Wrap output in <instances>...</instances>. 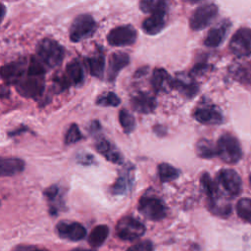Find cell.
<instances>
[{"label":"cell","instance_id":"1","mask_svg":"<svg viewBox=\"0 0 251 251\" xmlns=\"http://www.w3.org/2000/svg\"><path fill=\"white\" fill-rule=\"evenodd\" d=\"M37 58L49 69L58 67L65 57L64 47L54 39L43 38L36 47Z\"/></svg>","mask_w":251,"mask_h":251},{"label":"cell","instance_id":"2","mask_svg":"<svg viewBox=\"0 0 251 251\" xmlns=\"http://www.w3.org/2000/svg\"><path fill=\"white\" fill-rule=\"evenodd\" d=\"M218 156L227 164H235L242 157L241 145L236 137L229 133L220 136L217 142Z\"/></svg>","mask_w":251,"mask_h":251},{"label":"cell","instance_id":"3","mask_svg":"<svg viewBox=\"0 0 251 251\" xmlns=\"http://www.w3.org/2000/svg\"><path fill=\"white\" fill-rule=\"evenodd\" d=\"M97 29V24L92 16L81 14L76 16L70 27V40L79 42L91 37Z\"/></svg>","mask_w":251,"mask_h":251},{"label":"cell","instance_id":"4","mask_svg":"<svg viewBox=\"0 0 251 251\" xmlns=\"http://www.w3.org/2000/svg\"><path fill=\"white\" fill-rule=\"evenodd\" d=\"M138 211L150 221H161L167 215L164 201L154 195H143L138 201Z\"/></svg>","mask_w":251,"mask_h":251},{"label":"cell","instance_id":"5","mask_svg":"<svg viewBox=\"0 0 251 251\" xmlns=\"http://www.w3.org/2000/svg\"><path fill=\"white\" fill-rule=\"evenodd\" d=\"M218 6L213 3H207L197 7L189 20L191 29L198 31L207 27L218 15Z\"/></svg>","mask_w":251,"mask_h":251},{"label":"cell","instance_id":"6","mask_svg":"<svg viewBox=\"0 0 251 251\" xmlns=\"http://www.w3.org/2000/svg\"><path fill=\"white\" fill-rule=\"evenodd\" d=\"M117 235L123 240H133L141 237L145 232V226L133 217L122 218L116 226Z\"/></svg>","mask_w":251,"mask_h":251},{"label":"cell","instance_id":"7","mask_svg":"<svg viewBox=\"0 0 251 251\" xmlns=\"http://www.w3.org/2000/svg\"><path fill=\"white\" fill-rule=\"evenodd\" d=\"M44 75H31L27 73L16 84L17 91L20 95L26 98H37L44 91Z\"/></svg>","mask_w":251,"mask_h":251},{"label":"cell","instance_id":"8","mask_svg":"<svg viewBox=\"0 0 251 251\" xmlns=\"http://www.w3.org/2000/svg\"><path fill=\"white\" fill-rule=\"evenodd\" d=\"M230 51L237 57H247L251 55V29L241 27L231 36L229 41Z\"/></svg>","mask_w":251,"mask_h":251},{"label":"cell","instance_id":"9","mask_svg":"<svg viewBox=\"0 0 251 251\" xmlns=\"http://www.w3.org/2000/svg\"><path fill=\"white\" fill-rule=\"evenodd\" d=\"M136 38V29L129 25L114 27L107 34V41L112 46H128L133 44Z\"/></svg>","mask_w":251,"mask_h":251},{"label":"cell","instance_id":"10","mask_svg":"<svg viewBox=\"0 0 251 251\" xmlns=\"http://www.w3.org/2000/svg\"><path fill=\"white\" fill-rule=\"evenodd\" d=\"M27 65L25 58H20L14 62L3 65L0 70L1 77L8 84H17L26 74Z\"/></svg>","mask_w":251,"mask_h":251},{"label":"cell","instance_id":"11","mask_svg":"<svg viewBox=\"0 0 251 251\" xmlns=\"http://www.w3.org/2000/svg\"><path fill=\"white\" fill-rule=\"evenodd\" d=\"M134 168L133 166H125L119 174L118 178L111 186V193L114 195H124L127 193L133 186L134 181Z\"/></svg>","mask_w":251,"mask_h":251},{"label":"cell","instance_id":"12","mask_svg":"<svg viewBox=\"0 0 251 251\" xmlns=\"http://www.w3.org/2000/svg\"><path fill=\"white\" fill-rule=\"evenodd\" d=\"M220 183L231 196H236L241 192L242 181L239 175L232 169H223L218 174Z\"/></svg>","mask_w":251,"mask_h":251},{"label":"cell","instance_id":"13","mask_svg":"<svg viewBox=\"0 0 251 251\" xmlns=\"http://www.w3.org/2000/svg\"><path fill=\"white\" fill-rule=\"evenodd\" d=\"M56 230L61 238L72 241L81 240L86 235L85 227L76 222H59L56 226Z\"/></svg>","mask_w":251,"mask_h":251},{"label":"cell","instance_id":"14","mask_svg":"<svg viewBox=\"0 0 251 251\" xmlns=\"http://www.w3.org/2000/svg\"><path fill=\"white\" fill-rule=\"evenodd\" d=\"M130 104L134 111L141 114H149L156 109L157 101L150 93L139 91L131 96Z\"/></svg>","mask_w":251,"mask_h":251},{"label":"cell","instance_id":"15","mask_svg":"<svg viewBox=\"0 0 251 251\" xmlns=\"http://www.w3.org/2000/svg\"><path fill=\"white\" fill-rule=\"evenodd\" d=\"M96 151L101 154L107 161L121 165L124 163V157L120 150L108 139L100 137L95 142Z\"/></svg>","mask_w":251,"mask_h":251},{"label":"cell","instance_id":"16","mask_svg":"<svg viewBox=\"0 0 251 251\" xmlns=\"http://www.w3.org/2000/svg\"><path fill=\"white\" fill-rule=\"evenodd\" d=\"M230 22L227 20H224L221 23H219L217 25H215L214 27H212L205 39H204V44L207 47H218L222 44V42L224 41V39L226 38V35L230 27Z\"/></svg>","mask_w":251,"mask_h":251},{"label":"cell","instance_id":"17","mask_svg":"<svg viewBox=\"0 0 251 251\" xmlns=\"http://www.w3.org/2000/svg\"><path fill=\"white\" fill-rule=\"evenodd\" d=\"M150 83L156 93L169 92L174 88V78L165 69L162 68L154 70Z\"/></svg>","mask_w":251,"mask_h":251},{"label":"cell","instance_id":"18","mask_svg":"<svg viewBox=\"0 0 251 251\" xmlns=\"http://www.w3.org/2000/svg\"><path fill=\"white\" fill-rule=\"evenodd\" d=\"M194 119L203 125H220L224 122L222 113L212 106H204L195 109Z\"/></svg>","mask_w":251,"mask_h":251},{"label":"cell","instance_id":"19","mask_svg":"<svg viewBox=\"0 0 251 251\" xmlns=\"http://www.w3.org/2000/svg\"><path fill=\"white\" fill-rule=\"evenodd\" d=\"M129 64V56L122 51L114 52L109 58L108 65V75L109 81H114L120 72Z\"/></svg>","mask_w":251,"mask_h":251},{"label":"cell","instance_id":"20","mask_svg":"<svg viewBox=\"0 0 251 251\" xmlns=\"http://www.w3.org/2000/svg\"><path fill=\"white\" fill-rule=\"evenodd\" d=\"M174 88L186 98H193L199 90L198 84L193 78L184 74H177L176 75L174 78Z\"/></svg>","mask_w":251,"mask_h":251},{"label":"cell","instance_id":"21","mask_svg":"<svg viewBox=\"0 0 251 251\" xmlns=\"http://www.w3.org/2000/svg\"><path fill=\"white\" fill-rule=\"evenodd\" d=\"M166 12H157L146 18L141 25L143 31L149 35H155L161 32L166 26Z\"/></svg>","mask_w":251,"mask_h":251},{"label":"cell","instance_id":"22","mask_svg":"<svg viewBox=\"0 0 251 251\" xmlns=\"http://www.w3.org/2000/svg\"><path fill=\"white\" fill-rule=\"evenodd\" d=\"M25 170V162L20 158H1L0 173L2 176H11Z\"/></svg>","mask_w":251,"mask_h":251},{"label":"cell","instance_id":"23","mask_svg":"<svg viewBox=\"0 0 251 251\" xmlns=\"http://www.w3.org/2000/svg\"><path fill=\"white\" fill-rule=\"evenodd\" d=\"M89 74L92 76L101 78L105 68V56L101 50H98L95 54L85 59Z\"/></svg>","mask_w":251,"mask_h":251},{"label":"cell","instance_id":"24","mask_svg":"<svg viewBox=\"0 0 251 251\" xmlns=\"http://www.w3.org/2000/svg\"><path fill=\"white\" fill-rule=\"evenodd\" d=\"M200 183L208 196V203H213L221 199L218 183L211 177L208 173H203L200 177Z\"/></svg>","mask_w":251,"mask_h":251},{"label":"cell","instance_id":"25","mask_svg":"<svg viewBox=\"0 0 251 251\" xmlns=\"http://www.w3.org/2000/svg\"><path fill=\"white\" fill-rule=\"evenodd\" d=\"M66 76L71 84L80 85L84 80L83 68L78 60H73L66 66Z\"/></svg>","mask_w":251,"mask_h":251},{"label":"cell","instance_id":"26","mask_svg":"<svg viewBox=\"0 0 251 251\" xmlns=\"http://www.w3.org/2000/svg\"><path fill=\"white\" fill-rule=\"evenodd\" d=\"M44 196L49 203V211L52 215H56L58 210L62 207L61 189L58 185H51L44 190Z\"/></svg>","mask_w":251,"mask_h":251},{"label":"cell","instance_id":"27","mask_svg":"<svg viewBox=\"0 0 251 251\" xmlns=\"http://www.w3.org/2000/svg\"><path fill=\"white\" fill-rule=\"evenodd\" d=\"M109 235V227L106 225L96 226L88 235V243L91 247L101 246Z\"/></svg>","mask_w":251,"mask_h":251},{"label":"cell","instance_id":"28","mask_svg":"<svg viewBox=\"0 0 251 251\" xmlns=\"http://www.w3.org/2000/svg\"><path fill=\"white\" fill-rule=\"evenodd\" d=\"M195 148H196V154L200 158L211 159V158H214L215 156H218L217 145L213 144L211 140L202 138L198 140Z\"/></svg>","mask_w":251,"mask_h":251},{"label":"cell","instance_id":"29","mask_svg":"<svg viewBox=\"0 0 251 251\" xmlns=\"http://www.w3.org/2000/svg\"><path fill=\"white\" fill-rule=\"evenodd\" d=\"M180 175L179 170L168 163H161L158 166V176L162 182H169L176 179Z\"/></svg>","mask_w":251,"mask_h":251},{"label":"cell","instance_id":"30","mask_svg":"<svg viewBox=\"0 0 251 251\" xmlns=\"http://www.w3.org/2000/svg\"><path fill=\"white\" fill-rule=\"evenodd\" d=\"M139 9L143 13L154 14L167 11V3L162 0H143L139 2Z\"/></svg>","mask_w":251,"mask_h":251},{"label":"cell","instance_id":"31","mask_svg":"<svg viewBox=\"0 0 251 251\" xmlns=\"http://www.w3.org/2000/svg\"><path fill=\"white\" fill-rule=\"evenodd\" d=\"M119 122H120V125H121L123 130L126 134L131 133L135 129V126H136L135 119L126 109L120 110V112H119Z\"/></svg>","mask_w":251,"mask_h":251},{"label":"cell","instance_id":"32","mask_svg":"<svg viewBox=\"0 0 251 251\" xmlns=\"http://www.w3.org/2000/svg\"><path fill=\"white\" fill-rule=\"evenodd\" d=\"M120 97L112 91L104 92L96 98V104L102 107H117L120 105Z\"/></svg>","mask_w":251,"mask_h":251},{"label":"cell","instance_id":"33","mask_svg":"<svg viewBox=\"0 0 251 251\" xmlns=\"http://www.w3.org/2000/svg\"><path fill=\"white\" fill-rule=\"evenodd\" d=\"M236 212L242 220L251 224V199H240L236 204Z\"/></svg>","mask_w":251,"mask_h":251},{"label":"cell","instance_id":"34","mask_svg":"<svg viewBox=\"0 0 251 251\" xmlns=\"http://www.w3.org/2000/svg\"><path fill=\"white\" fill-rule=\"evenodd\" d=\"M80 139H82V134H81L77 125L72 124L65 134V138H64L65 143L67 145L74 144V143H76L77 141H79Z\"/></svg>","mask_w":251,"mask_h":251},{"label":"cell","instance_id":"35","mask_svg":"<svg viewBox=\"0 0 251 251\" xmlns=\"http://www.w3.org/2000/svg\"><path fill=\"white\" fill-rule=\"evenodd\" d=\"M53 86L56 90H58L59 92L64 91L66 88H68L71 85V82L69 81L68 77L66 76V75H56L53 78Z\"/></svg>","mask_w":251,"mask_h":251},{"label":"cell","instance_id":"36","mask_svg":"<svg viewBox=\"0 0 251 251\" xmlns=\"http://www.w3.org/2000/svg\"><path fill=\"white\" fill-rule=\"evenodd\" d=\"M126 251H154V245L150 240H143L133 244Z\"/></svg>","mask_w":251,"mask_h":251},{"label":"cell","instance_id":"37","mask_svg":"<svg viewBox=\"0 0 251 251\" xmlns=\"http://www.w3.org/2000/svg\"><path fill=\"white\" fill-rule=\"evenodd\" d=\"M75 161H76V163H78L82 166H90L95 163V159H94L93 155L86 153V152L78 153L75 156Z\"/></svg>","mask_w":251,"mask_h":251},{"label":"cell","instance_id":"38","mask_svg":"<svg viewBox=\"0 0 251 251\" xmlns=\"http://www.w3.org/2000/svg\"><path fill=\"white\" fill-rule=\"evenodd\" d=\"M15 251H46V250H42V249H37L34 247H17L15 249Z\"/></svg>","mask_w":251,"mask_h":251},{"label":"cell","instance_id":"39","mask_svg":"<svg viewBox=\"0 0 251 251\" xmlns=\"http://www.w3.org/2000/svg\"><path fill=\"white\" fill-rule=\"evenodd\" d=\"M72 251H93V250H89V249H81V248H78V249H74Z\"/></svg>","mask_w":251,"mask_h":251},{"label":"cell","instance_id":"40","mask_svg":"<svg viewBox=\"0 0 251 251\" xmlns=\"http://www.w3.org/2000/svg\"><path fill=\"white\" fill-rule=\"evenodd\" d=\"M4 16H5V6L2 4V19L4 18Z\"/></svg>","mask_w":251,"mask_h":251},{"label":"cell","instance_id":"41","mask_svg":"<svg viewBox=\"0 0 251 251\" xmlns=\"http://www.w3.org/2000/svg\"><path fill=\"white\" fill-rule=\"evenodd\" d=\"M249 180H250V184H251V175H250V177H249Z\"/></svg>","mask_w":251,"mask_h":251}]
</instances>
